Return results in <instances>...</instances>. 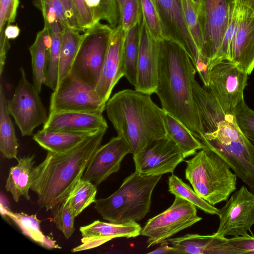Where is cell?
<instances>
[{
	"label": "cell",
	"mask_w": 254,
	"mask_h": 254,
	"mask_svg": "<svg viewBox=\"0 0 254 254\" xmlns=\"http://www.w3.org/2000/svg\"><path fill=\"white\" fill-rule=\"evenodd\" d=\"M102 19L106 21L112 28L119 24L120 15L116 0H101Z\"/></svg>",
	"instance_id": "cell-42"
},
{
	"label": "cell",
	"mask_w": 254,
	"mask_h": 254,
	"mask_svg": "<svg viewBox=\"0 0 254 254\" xmlns=\"http://www.w3.org/2000/svg\"><path fill=\"white\" fill-rule=\"evenodd\" d=\"M226 237L211 235L187 234L169 238L167 241L177 248L181 254H233Z\"/></svg>",
	"instance_id": "cell-20"
},
{
	"label": "cell",
	"mask_w": 254,
	"mask_h": 254,
	"mask_svg": "<svg viewBox=\"0 0 254 254\" xmlns=\"http://www.w3.org/2000/svg\"><path fill=\"white\" fill-rule=\"evenodd\" d=\"M186 162V179L195 192L210 204L227 200L236 190L237 175L211 149L204 147Z\"/></svg>",
	"instance_id": "cell-5"
},
{
	"label": "cell",
	"mask_w": 254,
	"mask_h": 254,
	"mask_svg": "<svg viewBox=\"0 0 254 254\" xmlns=\"http://www.w3.org/2000/svg\"><path fill=\"white\" fill-rule=\"evenodd\" d=\"M126 32L119 24L113 29L104 64L95 90L107 102L115 86L124 76L123 45Z\"/></svg>",
	"instance_id": "cell-18"
},
{
	"label": "cell",
	"mask_w": 254,
	"mask_h": 254,
	"mask_svg": "<svg viewBox=\"0 0 254 254\" xmlns=\"http://www.w3.org/2000/svg\"><path fill=\"white\" fill-rule=\"evenodd\" d=\"M233 254H254V236H234L228 238Z\"/></svg>",
	"instance_id": "cell-41"
},
{
	"label": "cell",
	"mask_w": 254,
	"mask_h": 254,
	"mask_svg": "<svg viewBox=\"0 0 254 254\" xmlns=\"http://www.w3.org/2000/svg\"><path fill=\"white\" fill-rule=\"evenodd\" d=\"M162 176L135 171L110 196L96 199L94 208L103 219L110 222L140 221L149 212L153 190Z\"/></svg>",
	"instance_id": "cell-4"
},
{
	"label": "cell",
	"mask_w": 254,
	"mask_h": 254,
	"mask_svg": "<svg viewBox=\"0 0 254 254\" xmlns=\"http://www.w3.org/2000/svg\"><path fill=\"white\" fill-rule=\"evenodd\" d=\"M107 123L100 113L63 111L49 113L43 129L71 133H92L107 129Z\"/></svg>",
	"instance_id": "cell-19"
},
{
	"label": "cell",
	"mask_w": 254,
	"mask_h": 254,
	"mask_svg": "<svg viewBox=\"0 0 254 254\" xmlns=\"http://www.w3.org/2000/svg\"><path fill=\"white\" fill-rule=\"evenodd\" d=\"M159 42L152 38L142 19L134 88L150 95L157 87Z\"/></svg>",
	"instance_id": "cell-17"
},
{
	"label": "cell",
	"mask_w": 254,
	"mask_h": 254,
	"mask_svg": "<svg viewBox=\"0 0 254 254\" xmlns=\"http://www.w3.org/2000/svg\"><path fill=\"white\" fill-rule=\"evenodd\" d=\"M105 109L118 135L125 140L133 155L152 141L167 136L165 111L152 101L150 95L124 89L109 99Z\"/></svg>",
	"instance_id": "cell-3"
},
{
	"label": "cell",
	"mask_w": 254,
	"mask_h": 254,
	"mask_svg": "<svg viewBox=\"0 0 254 254\" xmlns=\"http://www.w3.org/2000/svg\"><path fill=\"white\" fill-rule=\"evenodd\" d=\"M169 191L175 196L182 197L205 213L218 215L219 209L210 204L177 176L172 174L168 179Z\"/></svg>",
	"instance_id": "cell-30"
},
{
	"label": "cell",
	"mask_w": 254,
	"mask_h": 254,
	"mask_svg": "<svg viewBox=\"0 0 254 254\" xmlns=\"http://www.w3.org/2000/svg\"><path fill=\"white\" fill-rule=\"evenodd\" d=\"M3 87L0 85V151L7 159H16L19 144L10 118Z\"/></svg>",
	"instance_id": "cell-27"
},
{
	"label": "cell",
	"mask_w": 254,
	"mask_h": 254,
	"mask_svg": "<svg viewBox=\"0 0 254 254\" xmlns=\"http://www.w3.org/2000/svg\"><path fill=\"white\" fill-rule=\"evenodd\" d=\"M128 153L130 149L125 140L118 135L113 137L97 149L82 179L99 185L119 170L122 161Z\"/></svg>",
	"instance_id": "cell-16"
},
{
	"label": "cell",
	"mask_w": 254,
	"mask_h": 254,
	"mask_svg": "<svg viewBox=\"0 0 254 254\" xmlns=\"http://www.w3.org/2000/svg\"><path fill=\"white\" fill-rule=\"evenodd\" d=\"M196 70L184 49L164 39L159 42L158 84L155 93L162 108L198 139L200 124L193 95Z\"/></svg>",
	"instance_id": "cell-1"
},
{
	"label": "cell",
	"mask_w": 254,
	"mask_h": 254,
	"mask_svg": "<svg viewBox=\"0 0 254 254\" xmlns=\"http://www.w3.org/2000/svg\"><path fill=\"white\" fill-rule=\"evenodd\" d=\"M232 113L242 131L254 144V111L248 106L243 99Z\"/></svg>",
	"instance_id": "cell-37"
},
{
	"label": "cell",
	"mask_w": 254,
	"mask_h": 254,
	"mask_svg": "<svg viewBox=\"0 0 254 254\" xmlns=\"http://www.w3.org/2000/svg\"><path fill=\"white\" fill-rule=\"evenodd\" d=\"M42 2L54 8L58 15L61 25L65 28L68 25L65 11L60 0H34V2Z\"/></svg>",
	"instance_id": "cell-44"
},
{
	"label": "cell",
	"mask_w": 254,
	"mask_h": 254,
	"mask_svg": "<svg viewBox=\"0 0 254 254\" xmlns=\"http://www.w3.org/2000/svg\"><path fill=\"white\" fill-rule=\"evenodd\" d=\"M75 217L67 198L57 207L53 221L57 228L63 233L66 239L69 238L74 232Z\"/></svg>",
	"instance_id": "cell-36"
},
{
	"label": "cell",
	"mask_w": 254,
	"mask_h": 254,
	"mask_svg": "<svg viewBox=\"0 0 254 254\" xmlns=\"http://www.w3.org/2000/svg\"><path fill=\"white\" fill-rule=\"evenodd\" d=\"M34 156L20 158L17 159V164L10 168L5 189L12 194L13 199L16 202L21 196L27 200L30 199L29 190L34 168Z\"/></svg>",
	"instance_id": "cell-23"
},
{
	"label": "cell",
	"mask_w": 254,
	"mask_h": 254,
	"mask_svg": "<svg viewBox=\"0 0 254 254\" xmlns=\"http://www.w3.org/2000/svg\"><path fill=\"white\" fill-rule=\"evenodd\" d=\"M81 38L78 31L69 26L64 29L60 52L58 85L70 72Z\"/></svg>",
	"instance_id": "cell-29"
},
{
	"label": "cell",
	"mask_w": 254,
	"mask_h": 254,
	"mask_svg": "<svg viewBox=\"0 0 254 254\" xmlns=\"http://www.w3.org/2000/svg\"><path fill=\"white\" fill-rule=\"evenodd\" d=\"M63 32L55 31L51 33L52 42L49 50V61L44 85L53 91L57 87L60 52Z\"/></svg>",
	"instance_id": "cell-32"
},
{
	"label": "cell",
	"mask_w": 254,
	"mask_h": 254,
	"mask_svg": "<svg viewBox=\"0 0 254 254\" xmlns=\"http://www.w3.org/2000/svg\"><path fill=\"white\" fill-rule=\"evenodd\" d=\"M106 104L94 88L70 71L52 93L49 113L73 111L102 114Z\"/></svg>",
	"instance_id": "cell-10"
},
{
	"label": "cell",
	"mask_w": 254,
	"mask_h": 254,
	"mask_svg": "<svg viewBox=\"0 0 254 254\" xmlns=\"http://www.w3.org/2000/svg\"><path fill=\"white\" fill-rule=\"evenodd\" d=\"M220 223L213 233L220 237L246 236L254 225V193L245 186L235 190L217 215Z\"/></svg>",
	"instance_id": "cell-13"
},
{
	"label": "cell",
	"mask_w": 254,
	"mask_h": 254,
	"mask_svg": "<svg viewBox=\"0 0 254 254\" xmlns=\"http://www.w3.org/2000/svg\"><path fill=\"white\" fill-rule=\"evenodd\" d=\"M113 31L109 24L100 22L86 30L71 71L94 88L98 84Z\"/></svg>",
	"instance_id": "cell-7"
},
{
	"label": "cell",
	"mask_w": 254,
	"mask_h": 254,
	"mask_svg": "<svg viewBox=\"0 0 254 254\" xmlns=\"http://www.w3.org/2000/svg\"><path fill=\"white\" fill-rule=\"evenodd\" d=\"M185 158L180 148L167 136L152 141L133 155L135 172L145 175L172 173Z\"/></svg>",
	"instance_id": "cell-14"
},
{
	"label": "cell",
	"mask_w": 254,
	"mask_h": 254,
	"mask_svg": "<svg viewBox=\"0 0 254 254\" xmlns=\"http://www.w3.org/2000/svg\"><path fill=\"white\" fill-rule=\"evenodd\" d=\"M19 0H0V36L7 25L15 21Z\"/></svg>",
	"instance_id": "cell-39"
},
{
	"label": "cell",
	"mask_w": 254,
	"mask_h": 254,
	"mask_svg": "<svg viewBox=\"0 0 254 254\" xmlns=\"http://www.w3.org/2000/svg\"><path fill=\"white\" fill-rule=\"evenodd\" d=\"M0 212L2 215L9 217L24 235L41 246L49 250L61 248L53 238L42 232L40 228V221L36 214L13 212L2 204L0 205Z\"/></svg>",
	"instance_id": "cell-24"
},
{
	"label": "cell",
	"mask_w": 254,
	"mask_h": 254,
	"mask_svg": "<svg viewBox=\"0 0 254 254\" xmlns=\"http://www.w3.org/2000/svg\"><path fill=\"white\" fill-rule=\"evenodd\" d=\"M164 124L167 136L181 150L185 158L194 155L204 147L201 142L178 119L165 112Z\"/></svg>",
	"instance_id": "cell-26"
},
{
	"label": "cell",
	"mask_w": 254,
	"mask_h": 254,
	"mask_svg": "<svg viewBox=\"0 0 254 254\" xmlns=\"http://www.w3.org/2000/svg\"><path fill=\"white\" fill-rule=\"evenodd\" d=\"M149 254H181L179 250L172 246L170 247L169 246L168 242L166 240L161 243V245L159 247L156 249L148 253Z\"/></svg>",
	"instance_id": "cell-46"
},
{
	"label": "cell",
	"mask_w": 254,
	"mask_h": 254,
	"mask_svg": "<svg viewBox=\"0 0 254 254\" xmlns=\"http://www.w3.org/2000/svg\"><path fill=\"white\" fill-rule=\"evenodd\" d=\"M96 186L92 182L80 179L67 197L69 206L76 217L96 200Z\"/></svg>",
	"instance_id": "cell-31"
},
{
	"label": "cell",
	"mask_w": 254,
	"mask_h": 254,
	"mask_svg": "<svg viewBox=\"0 0 254 254\" xmlns=\"http://www.w3.org/2000/svg\"><path fill=\"white\" fill-rule=\"evenodd\" d=\"M201 219L197 215L194 205L182 197L175 196L174 202L168 209L147 221L140 234L148 237V248L161 244Z\"/></svg>",
	"instance_id": "cell-11"
},
{
	"label": "cell",
	"mask_w": 254,
	"mask_h": 254,
	"mask_svg": "<svg viewBox=\"0 0 254 254\" xmlns=\"http://www.w3.org/2000/svg\"><path fill=\"white\" fill-rule=\"evenodd\" d=\"M193 1V2L196 4V5H198L199 2V1L200 0H192Z\"/></svg>",
	"instance_id": "cell-49"
},
{
	"label": "cell",
	"mask_w": 254,
	"mask_h": 254,
	"mask_svg": "<svg viewBox=\"0 0 254 254\" xmlns=\"http://www.w3.org/2000/svg\"><path fill=\"white\" fill-rule=\"evenodd\" d=\"M158 14L164 39L181 46L188 54L201 81H208V62L198 50L185 21L181 0H151Z\"/></svg>",
	"instance_id": "cell-6"
},
{
	"label": "cell",
	"mask_w": 254,
	"mask_h": 254,
	"mask_svg": "<svg viewBox=\"0 0 254 254\" xmlns=\"http://www.w3.org/2000/svg\"><path fill=\"white\" fill-rule=\"evenodd\" d=\"M142 19L153 39L161 41L164 39L160 20L151 0H141Z\"/></svg>",
	"instance_id": "cell-35"
},
{
	"label": "cell",
	"mask_w": 254,
	"mask_h": 254,
	"mask_svg": "<svg viewBox=\"0 0 254 254\" xmlns=\"http://www.w3.org/2000/svg\"><path fill=\"white\" fill-rule=\"evenodd\" d=\"M242 0H234L229 23L221 47L213 62L212 66L215 64L222 61H230L231 44L238 25Z\"/></svg>",
	"instance_id": "cell-33"
},
{
	"label": "cell",
	"mask_w": 254,
	"mask_h": 254,
	"mask_svg": "<svg viewBox=\"0 0 254 254\" xmlns=\"http://www.w3.org/2000/svg\"><path fill=\"white\" fill-rule=\"evenodd\" d=\"M20 78L12 98L7 100L8 112L22 136H30L34 129L48 119L46 109L33 84L27 79L24 69H19Z\"/></svg>",
	"instance_id": "cell-9"
},
{
	"label": "cell",
	"mask_w": 254,
	"mask_h": 254,
	"mask_svg": "<svg viewBox=\"0 0 254 254\" xmlns=\"http://www.w3.org/2000/svg\"><path fill=\"white\" fill-rule=\"evenodd\" d=\"M235 0H200L197 5L203 44L201 54L209 68L221 47Z\"/></svg>",
	"instance_id": "cell-8"
},
{
	"label": "cell",
	"mask_w": 254,
	"mask_h": 254,
	"mask_svg": "<svg viewBox=\"0 0 254 254\" xmlns=\"http://www.w3.org/2000/svg\"><path fill=\"white\" fill-rule=\"evenodd\" d=\"M20 28L15 25L8 24L5 27L4 34L5 37L8 39H14L16 38L20 33Z\"/></svg>",
	"instance_id": "cell-47"
},
{
	"label": "cell",
	"mask_w": 254,
	"mask_h": 254,
	"mask_svg": "<svg viewBox=\"0 0 254 254\" xmlns=\"http://www.w3.org/2000/svg\"><path fill=\"white\" fill-rule=\"evenodd\" d=\"M142 18L141 0H126L119 22L124 30L127 33Z\"/></svg>",
	"instance_id": "cell-38"
},
{
	"label": "cell",
	"mask_w": 254,
	"mask_h": 254,
	"mask_svg": "<svg viewBox=\"0 0 254 254\" xmlns=\"http://www.w3.org/2000/svg\"><path fill=\"white\" fill-rule=\"evenodd\" d=\"M106 130L97 131L65 152H48L44 161L34 167L30 189L37 195L41 208H55L67 198L101 146Z\"/></svg>",
	"instance_id": "cell-2"
},
{
	"label": "cell",
	"mask_w": 254,
	"mask_h": 254,
	"mask_svg": "<svg viewBox=\"0 0 254 254\" xmlns=\"http://www.w3.org/2000/svg\"><path fill=\"white\" fill-rule=\"evenodd\" d=\"M60 1L64 10L68 26L79 32L81 31L72 0H60Z\"/></svg>",
	"instance_id": "cell-43"
},
{
	"label": "cell",
	"mask_w": 254,
	"mask_h": 254,
	"mask_svg": "<svg viewBox=\"0 0 254 254\" xmlns=\"http://www.w3.org/2000/svg\"><path fill=\"white\" fill-rule=\"evenodd\" d=\"M248 74L233 62L224 61L210 69L208 85L205 87L228 112L233 113L244 99Z\"/></svg>",
	"instance_id": "cell-12"
},
{
	"label": "cell",
	"mask_w": 254,
	"mask_h": 254,
	"mask_svg": "<svg viewBox=\"0 0 254 254\" xmlns=\"http://www.w3.org/2000/svg\"><path fill=\"white\" fill-rule=\"evenodd\" d=\"M81 31H85L97 24L85 0H72Z\"/></svg>",
	"instance_id": "cell-40"
},
{
	"label": "cell",
	"mask_w": 254,
	"mask_h": 254,
	"mask_svg": "<svg viewBox=\"0 0 254 254\" xmlns=\"http://www.w3.org/2000/svg\"><path fill=\"white\" fill-rule=\"evenodd\" d=\"M125 0H116L118 7L120 17L122 13Z\"/></svg>",
	"instance_id": "cell-48"
},
{
	"label": "cell",
	"mask_w": 254,
	"mask_h": 254,
	"mask_svg": "<svg viewBox=\"0 0 254 254\" xmlns=\"http://www.w3.org/2000/svg\"><path fill=\"white\" fill-rule=\"evenodd\" d=\"M113 239L111 238H95L81 241L82 244L72 250V252H76L92 249L98 247Z\"/></svg>",
	"instance_id": "cell-45"
},
{
	"label": "cell",
	"mask_w": 254,
	"mask_h": 254,
	"mask_svg": "<svg viewBox=\"0 0 254 254\" xmlns=\"http://www.w3.org/2000/svg\"><path fill=\"white\" fill-rule=\"evenodd\" d=\"M141 230L136 221L118 223L99 220L79 228L82 237L81 241L95 238H134L140 234Z\"/></svg>",
	"instance_id": "cell-22"
},
{
	"label": "cell",
	"mask_w": 254,
	"mask_h": 254,
	"mask_svg": "<svg viewBox=\"0 0 254 254\" xmlns=\"http://www.w3.org/2000/svg\"><path fill=\"white\" fill-rule=\"evenodd\" d=\"M186 22L190 35L200 53L203 44L197 6L192 0H181Z\"/></svg>",
	"instance_id": "cell-34"
},
{
	"label": "cell",
	"mask_w": 254,
	"mask_h": 254,
	"mask_svg": "<svg viewBox=\"0 0 254 254\" xmlns=\"http://www.w3.org/2000/svg\"><path fill=\"white\" fill-rule=\"evenodd\" d=\"M52 42L50 30L46 28L39 31L29 50L31 58L33 82L36 90L40 93L46 80L49 50Z\"/></svg>",
	"instance_id": "cell-21"
},
{
	"label": "cell",
	"mask_w": 254,
	"mask_h": 254,
	"mask_svg": "<svg viewBox=\"0 0 254 254\" xmlns=\"http://www.w3.org/2000/svg\"><path fill=\"white\" fill-rule=\"evenodd\" d=\"M142 21V18L127 31L123 45L124 76L133 86L136 84V65Z\"/></svg>",
	"instance_id": "cell-28"
},
{
	"label": "cell",
	"mask_w": 254,
	"mask_h": 254,
	"mask_svg": "<svg viewBox=\"0 0 254 254\" xmlns=\"http://www.w3.org/2000/svg\"><path fill=\"white\" fill-rule=\"evenodd\" d=\"M94 132L71 133L42 128L33 135V139L48 152L62 153L73 148Z\"/></svg>",
	"instance_id": "cell-25"
},
{
	"label": "cell",
	"mask_w": 254,
	"mask_h": 254,
	"mask_svg": "<svg viewBox=\"0 0 254 254\" xmlns=\"http://www.w3.org/2000/svg\"><path fill=\"white\" fill-rule=\"evenodd\" d=\"M230 58V61L248 75L254 69V0H242Z\"/></svg>",
	"instance_id": "cell-15"
}]
</instances>
